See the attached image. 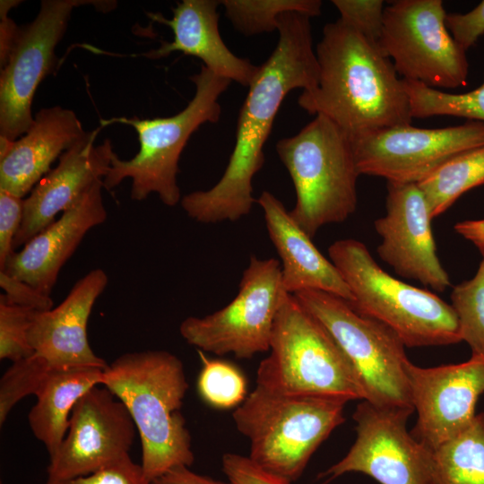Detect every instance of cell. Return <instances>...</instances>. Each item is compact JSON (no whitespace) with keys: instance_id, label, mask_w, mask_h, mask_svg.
<instances>
[{"instance_id":"obj_12","label":"cell","mask_w":484,"mask_h":484,"mask_svg":"<svg viewBox=\"0 0 484 484\" xmlns=\"http://www.w3.org/2000/svg\"><path fill=\"white\" fill-rule=\"evenodd\" d=\"M413 408L380 407L363 400L352 418L356 439L339 462L319 474L333 480L350 472L380 484H433V453L407 430Z\"/></svg>"},{"instance_id":"obj_11","label":"cell","mask_w":484,"mask_h":484,"mask_svg":"<svg viewBox=\"0 0 484 484\" xmlns=\"http://www.w3.org/2000/svg\"><path fill=\"white\" fill-rule=\"evenodd\" d=\"M441 0H397L385 8L379 47L403 80L430 88L465 86L466 52L445 26Z\"/></svg>"},{"instance_id":"obj_32","label":"cell","mask_w":484,"mask_h":484,"mask_svg":"<svg viewBox=\"0 0 484 484\" xmlns=\"http://www.w3.org/2000/svg\"><path fill=\"white\" fill-rule=\"evenodd\" d=\"M36 310L9 304L0 298V359L12 362L34 354L29 330Z\"/></svg>"},{"instance_id":"obj_28","label":"cell","mask_w":484,"mask_h":484,"mask_svg":"<svg viewBox=\"0 0 484 484\" xmlns=\"http://www.w3.org/2000/svg\"><path fill=\"white\" fill-rule=\"evenodd\" d=\"M402 82L410 99L412 118L451 116L484 122V81L480 87L459 94L418 82L403 79Z\"/></svg>"},{"instance_id":"obj_25","label":"cell","mask_w":484,"mask_h":484,"mask_svg":"<svg viewBox=\"0 0 484 484\" xmlns=\"http://www.w3.org/2000/svg\"><path fill=\"white\" fill-rule=\"evenodd\" d=\"M432 453L433 484H484V412Z\"/></svg>"},{"instance_id":"obj_37","label":"cell","mask_w":484,"mask_h":484,"mask_svg":"<svg viewBox=\"0 0 484 484\" xmlns=\"http://www.w3.org/2000/svg\"><path fill=\"white\" fill-rule=\"evenodd\" d=\"M445 26L455 43L466 52L484 34V0L466 13H446Z\"/></svg>"},{"instance_id":"obj_2","label":"cell","mask_w":484,"mask_h":484,"mask_svg":"<svg viewBox=\"0 0 484 484\" xmlns=\"http://www.w3.org/2000/svg\"><path fill=\"white\" fill-rule=\"evenodd\" d=\"M318 81L298 106L332 120L350 137L411 125L402 79L378 44L339 18L326 23L316 45Z\"/></svg>"},{"instance_id":"obj_41","label":"cell","mask_w":484,"mask_h":484,"mask_svg":"<svg viewBox=\"0 0 484 484\" xmlns=\"http://www.w3.org/2000/svg\"><path fill=\"white\" fill-rule=\"evenodd\" d=\"M454 228L479 249L484 259V219L460 221Z\"/></svg>"},{"instance_id":"obj_17","label":"cell","mask_w":484,"mask_h":484,"mask_svg":"<svg viewBox=\"0 0 484 484\" xmlns=\"http://www.w3.org/2000/svg\"><path fill=\"white\" fill-rule=\"evenodd\" d=\"M386 188V213L374 222L382 238L378 255L398 275L445 291L451 282L436 253L424 194L414 183L387 182Z\"/></svg>"},{"instance_id":"obj_23","label":"cell","mask_w":484,"mask_h":484,"mask_svg":"<svg viewBox=\"0 0 484 484\" xmlns=\"http://www.w3.org/2000/svg\"><path fill=\"white\" fill-rule=\"evenodd\" d=\"M256 203L281 260L283 290L290 294L321 290L351 302L352 293L335 265L319 252L283 203L268 191H263Z\"/></svg>"},{"instance_id":"obj_31","label":"cell","mask_w":484,"mask_h":484,"mask_svg":"<svg viewBox=\"0 0 484 484\" xmlns=\"http://www.w3.org/2000/svg\"><path fill=\"white\" fill-rule=\"evenodd\" d=\"M61 367L35 353L13 362L0 381V424L4 423L14 405L22 398L36 394L48 377Z\"/></svg>"},{"instance_id":"obj_19","label":"cell","mask_w":484,"mask_h":484,"mask_svg":"<svg viewBox=\"0 0 484 484\" xmlns=\"http://www.w3.org/2000/svg\"><path fill=\"white\" fill-rule=\"evenodd\" d=\"M102 188V180L91 186L59 219L15 251L0 271L50 296L61 268L86 233L107 219Z\"/></svg>"},{"instance_id":"obj_36","label":"cell","mask_w":484,"mask_h":484,"mask_svg":"<svg viewBox=\"0 0 484 484\" xmlns=\"http://www.w3.org/2000/svg\"><path fill=\"white\" fill-rule=\"evenodd\" d=\"M221 462L222 471L230 484H291L264 471L248 456L227 453Z\"/></svg>"},{"instance_id":"obj_10","label":"cell","mask_w":484,"mask_h":484,"mask_svg":"<svg viewBox=\"0 0 484 484\" xmlns=\"http://www.w3.org/2000/svg\"><path fill=\"white\" fill-rule=\"evenodd\" d=\"M281 270L274 258L251 256L237 296L212 314L183 320L182 338L198 350L217 356L251 359L269 351L274 321L287 294Z\"/></svg>"},{"instance_id":"obj_24","label":"cell","mask_w":484,"mask_h":484,"mask_svg":"<svg viewBox=\"0 0 484 484\" xmlns=\"http://www.w3.org/2000/svg\"><path fill=\"white\" fill-rule=\"evenodd\" d=\"M105 368H58L36 393L37 402L29 412V425L49 455L65 436L73 407L89 390L101 385Z\"/></svg>"},{"instance_id":"obj_7","label":"cell","mask_w":484,"mask_h":484,"mask_svg":"<svg viewBox=\"0 0 484 484\" xmlns=\"http://www.w3.org/2000/svg\"><path fill=\"white\" fill-rule=\"evenodd\" d=\"M275 148L295 187L290 214L308 237L354 213L360 174L351 138L340 126L316 115L298 134L280 139Z\"/></svg>"},{"instance_id":"obj_38","label":"cell","mask_w":484,"mask_h":484,"mask_svg":"<svg viewBox=\"0 0 484 484\" xmlns=\"http://www.w3.org/2000/svg\"><path fill=\"white\" fill-rule=\"evenodd\" d=\"M0 286L4 294L0 296L9 304H13L36 311H47L53 308V301L46 295L27 282L18 280L0 271Z\"/></svg>"},{"instance_id":"obj_21","label":"cell","mask_w":484,"mask_h":484,"mask_svg":"<svg viewBox=\"0 0 484 484\" xmlns=\"http://www.w3.org/2000/svg\"><path fill=\"white\" fill-rule=\"evenodd\" d=\"M87 133L73 110L60 106L40 109L22 137H0V190L25 198L56 158Z\"/></svg>"},{"instance_id":"obj_39","label":"cell","mask_w":484,"mask_h":484,"mask_svg":"<svg viewBox=\"0 0 484 484\" xmlns=\"http://www.w3.org/2000/svg\"><path fill=\"white\" fill-rule=\"evenodd\" d=\"M20 1L1 0L0 1V65L1 68L5 65L14 39L16 37L19 26L8 17V12L11 8L17 5Z\"/></svg>"},{"instance_id":"obj_16","label":"cell","mask_w":484,"mask_h":484,"mask_svg":"<svg viewBox=\"0 0 484 484\" xmlns=\"http://www.w3.org/2000/svg\"><path fill=\"white\" fill-rule=\"evenodd\" d=\"M408 375L418 418L411 435L433 450L466 429L484 393V355L465 362L421 367L410 362Z\"/></svg>"},{"instance_id":"obj_40","label":"cell","mask_w":484,"mask_h":484,"mask_svg":"<svg viewBox=\"0 0 484 484\" xmlns=\"http://www.w3.org/2000/svg\"><path fill=\"white\" fill-rule=\"evenodd\" d=\"M152 484H230L217 480L208 476L198 474L190 467L179 466L173 468L155 479Z\"/></svg>"},{"instance_id":"obj_30","label":"cell","mask_w":484,"mask_h":484,"mask_svg":"<svg viewBox=\"0 0 484 484\" xmlns=\"http://www.w3.org/2000/svg\"><path fill=\"white\" fill-rule=\"evenodd\" d=\"M451 300L462 341L471 354L484 355V259L472 279L453 288Z\"/></svg>"},{"instance_id":"obj_6","label":"cell","mask_w":484,"mask_h":484,"mask_svg":"<svg viewBox=\"0 0 484 484\" xmlns=\"http://www.w3.org/2000/svg\"><path fill=\"white\" fill-rule=\"evenodd\" d=\"M347 402L290 395L260 385L233 411L239 433L250 442L249 458L290 482L298 480L330 434L345 421Z\"/></svg>"},{"instance_id":"obj_20","label":"cell","mask_w":484,"mask_h":484,"mask_svg":"<svg viewBox=\"0 0 484 484\" xmlns=\"http://www.w3.org/2000/svg\"><path fill=\"white\" fill-rule=\"evenodd\" d=\"M108 281L102 269H93L73 285L58 306L36 311L29 330V342L36 355L61 367L108 366L93 352L87 337L92 307Z\"/></svg>"},{"instance_id":"obj_22","label":"cell","mask_w":484,"mask_h":484,"mask_svg":"<svg viewBox=\"0 0 484 484\" xmlns=\"http://www.w3.org/2000/svg\"><path fill=\"white\" fill-rule=\"evenodd\" d=\"M220 4V1L216 0H183L172 9L170 20L149 13L152 20L171 28L174 38L143 56L159 59L180 51L198 57L215 74L249 87L259 66L236 56L224 43L219 30Z\"/></svg>"},{"instance_id":"obj_26","label":"cell","mask_w":484,"mask_h":484,"mask_svg":"<svg viewBox=\"0 0 484 484\" xmlns=\"http://www.w3.org/2000/svg\"><path fill=\"white\" fill-rule=\"evenodd\" d=\"M484 184V145L465 151L418 183L432 218L444 213L465 192Z\"/></svg>"},{"instance_id":"obj_29","label":"cell","mask_w":484,"mask_h":484,"mask_svg":"<svg viewBox=\"0 0 484 484\" xmlns=\"http://www.w3.org/2000/svg\"><path fill=\"white\" fill-rule=\"evenodd\" d=\"M198 354L202 361L196 383L200 397L216 409L239 406L247 396L242 371L229 361L207 358L202 350Z\"/></svg>"},{"instance_id":"obj_1","label":"cell","mask_w":484,"mask_h":484,"mask_svg":"<svg viewBox=\"0 0 484 484\" xmlns=\"http://www.w3.org/2000/svg\"><path fill=\"white\" fill-rule=\"evenodd\" d=\"M279 39L249 85L238 115L233 151L220 179L208 190L182 197L186 213L201 223L236 221L250 213L256 199L253 178L264 163V146L287 94L310 91L318 81L310 17L289 12L279 18Z\"/></svg>"},{"instance_id":"obj_13","label":"cell","mask_w":484,"mask_h":484,"mask_svg":"<svg viewBox=\"0 0 484 484\" xmlns=\"http://www.w3.org/2000/svg\"><path fill=\"white\" fill-rule=\"evenodd\" d=\"M360 175L418 184L451 158L484 145V122L425 129L399 125L350 137Z\"/></svg>"},{"instance_id":"obj_15","label":"cell","mask_w":484,"mask_h":484,"mask_svg":"<svg viewBox=\"0 0 484 484\" xmlns=\"http://www.w3.org/2000/svg\"><path fill=\"white\" fill-rule=\"evenodd\" d=\"M136 432L124 403L107 387L94 386L73 407L65 436L49 455L47 480L85 476L128 456Z\"/></svg>"},{"instance_id":"obj_27","label":"cell","mask_w":484,"mask_h":484,"mask_svg":"<svg viewBox=\"0 0 484 484\" xmlns=\"http://www.w3.org/2000/svg\"><path fill=\"white\" fill-rule=\"evenodd\" d=\"M220 4L234 28L253 36L278 30L279 18L289 12L310 18L322 12L320 0H223Z\"/></svg>"},{"instance_id":"obj_5","label":"cell","mask_w":484,"mask_h":484,"mask_svg":"<svg viewBox=\"0 0 484 484\" xmlns=\"http://www.w3.org/2000/svg\"><path fill=\"white\" fill-rule=\"evenodd\" d=\"M350 290L357 312L393 331L405 347L443 346L462 341L451 305L433 292L403 282L383 270L367 246L340 239L328 248Z\"/></svg>"},{"instance_id":"obj_9","label":"cell","mask_w":484,"mask_h":484,"mask_svg":"<svg viewBox=\"0 0 484 484\" xmlns=\"http://www.w3.org/2000/svg\"><path fill=\"white\" fill-rule=\"evenodd\" d=\"M292 295L341 347L363 385L366 401L380 407L413 408L408 375L411 361L393 331L333 294L307 290Z\"/></svg>"},{"instance_id":"obj_14","label":"cell","mask_w":484,"mask_h":484,"mask_svg":"<svg viewBox=\"0 0 484 484\" xmlns=\"http://www.w3.org/2000/svg\"><path fill=\"white\" fill-rule=\"evenodd\" d=\"M90 1L43 0L36 18L19 26L0 75V137L18 139L31 126V105L41 81L56 62L55 48L73 9Z\"/></svg>"},{"instance_id":"obj_3","label":"cell","mask_w":484,"mask_h":484,"mask_svg":"<svg viewBox=\"0 0 484 484\" xmlns=\"http://www.w3.org/2000/svg\"><path fill=\"white\" fill-rule=\"evenodd\" d=\"M101 385L126 407L140 436L141 465L151 482L193 464L191 435L181 412L188 383L176 355L160 350L125 353L108 364Z\"/></svg>"},{"instance_id":"obj_8","label":"cell","mask_w":484,"mask_h":484,"mask_svg":"<svg viewBox=\"0 0 484 484\" xmlns=\"http://www.w3.org/2000/svg\"><path fill=\"white\" fill-rule=\"evenodd\" d=\"M195 92L187 106L175 116L140 119L114 117L100 120L101 126L111 123L131 125L138 134L140 150L131 160H123L117 153L103 178V187L109 190L125 178L132 180L131 199L143 201L156 193L167 206L181 202L177 184L178 161L190 136L203 124L217 123L221 114L220 95L230 81L201 66L200 72L190 76Z\"/></svg>"},{"instance_id":"obj_33","label":"cell","mask_w":484,"mask_h":484,"mask_svg":"<svg viewBox=\"0 0 484 484\" xmlns=\"http://www.w3.org/2000/svg\"><path fill=\"white\" fill-rule=\"evenodd\" d=\"M341 19L379 45L384 26V1L333 0Z\"/></svg>"},{"instance_id":"obj_35","label":"cell","mask_w":484,"mask_h":484,"mask_svg":"<svg viewBox=\"0 0 484 484\" xmlns=\"http://www.w3.org/2000/svg\"><path fill=\"white\" fill-rule=\"evenodd\" d=\"M24 198L0 190V270L15 252L13 241L23 218Z\"/></svg>"},{"instance_id":"obj_34","label":"cell","mask_w":484,"mask_h":484,"mask_svg":"<svg viewBox=\"0 0 484 484\" xmlns=\"http://www.w3.org/2000/svg\"><path fill=\"white\" fill-rule=\"evenodd\" d=\"M46 484H152L141 464L130 455L104 466L88 475L73 479L47 480Z\"/></svg>"},{"instance_id":"obj_4","label":"cell","mask_w":484,"mask_h":484,"mask_svg":"<svg viewBox=\"0 0 484 484\" xmlns=\"http://www.w3.org/2000/svg\"><path fill=\"white\" fill-rule=\"evenodd\" d=\"M270 354L257 368L256 385L290 395L366 400L350 360L325 327L294 295L287 293L277 313Z\"/></svg>"},{"instance_id":"obj_18","label":"cell","mask_w":484,"mask_h":484,"mask_svg":"<svg viewBox=\"0 0 484 484\" xmlns=\"http://www.w3.org/2000/svg\"><path fill=\"white\" fill-rule=\"evenodd\" d=\"M99 129L88 132L65 151L56 167L24 198L23 218L13 241L14 251L56 220V215L70 208L91 186L107 176L116 152L108 139L101 144H94Z\"/></svg>"}]
</instances>
